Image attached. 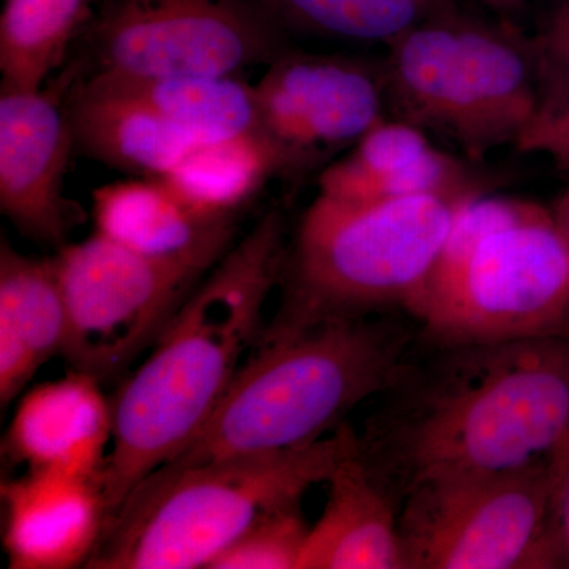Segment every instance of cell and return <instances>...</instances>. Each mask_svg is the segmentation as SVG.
I'll return each mask as SVG.
<instances>
[{"instance_id":"1","label":"cell","mask_w":569,"mask_h":569,"mask_svg":"<svg viewBox=\"0 0 569 569\" xmlns=\"http://www.w3.org/2000/svg\"><path fill=\"white\" fill-rule=\"evenodd\" d=\"M438 347L359 436L399 507L422 482L546 466L569 437V336Z\"/></svg>"},{"instance_id":"2","label":"cell","mask_w":569,"mask_h":569,"mask_svg":"<svg viewBox=\"0 0 569 569\" xmlns=\"http://www.w3.org/2000/svg\"><path fill=\"white\" fill-rule=\"evenodd\" d=\"M287 244L283 213L271 209L201 280L111 396L114 430L102 473L110 520L211 417L263 335Z\"/></svg>"},{"instance_id":"3","label":"cell","mask_w":569,"mask_h":569,"mask_svg":"<svg viewBox=\"0 0 569 569\" xmlns=\"http://www.w3.org/2000/svg\"><path fill=\"white\" fill-rule=\"evenodd\" d=\"M410 339L403 326L378 316L261 335L197 436L156 471L316 443L396 383Z\"/></svg>"},{"instance_id":"4","label":"cell","mask_w":569,"mask_h":569,"mask_svg":"<svg viewBox=\"0 0 569 569\" xmlns=\"http://www.w3.org/2000/svg\"><path fill=\"white\" fill-rule=\"evenodd\" d=\"M470 198L347 201L318 193L288 241L282 301L263 336L389 309L411 313L460 206Z\"/></svg>"},{"instance_id":"5","label":"cell","mask_w":569,"mask_h":569,"mask_svg":"<svg viewBox=\"0 0 569 569\" xmlns=\"http://www.w3.org/2000/svg\"><path fill=\"white\" fill-rule=\"evenodd\" d=\"M411 316L437 346L569 336V244L550 209L467 200Z\"/></svg>"},{"instance_id":"6","label":"cell","mask_w":569,"mask_h":569,"mask_svg":"<svg viewBox=\"0 0 569 569\" xmlns=\"http://www.w3.org/2000/svg\"><path fill=\"white\" fill-rule=\"evenodd\" d=\"M361 449L343 425L307 447L144 479L108 523L91 569H209L253 523L301 503Z\"/></svg>"},{"instance_id":"7","label":"cell","mask_w":569,"mask_h":569,"mask_svg":"<svg viewBox=\"0 0 569 569\" xmlns=\"http://www.w3.org/2000/svg\"><path fill=\"white\" fill-rule=\"evenodd\" d=\"M380 62L389 116L452 142L471 162L518 144L541 108L533 37L458 7L397 37Z\"/></svg>"},{"instance_id":"8","label":"cell","mask_w":569,"mask_h":569,"mask_svg":"<svg viewBox=\"0 0 569 569\" xmlns=\"http://www.w3.org/2000/svg\"><path fill=\"white\" fill-rule=\"evenodd\" d=\"M70 62L77 74L224 77L295 44L250 0H102Z\"/></svg>"},{"instance_id":"9","label":"cell","mask_w":569,"mask_h":569,"mask_svg":"<svg viewBox=\"0 0 569 569\" xmlns=\"http://www.w3.org/2000/svg\"><path fill=\"white\" fill-rule=\"evenodd\" d=\"M66 305L62 358L100 383L123 380L212 269L142 257L99 233L54 254Z\"/></svg>"},{"instance_id":"10","label":"cell","mask_w":569,"mask_h":569,"mask_svg":"<svg viewBox=\"0 0 569 569\" xmlns=\"http://www.w3.org/2000/svg\"><path fill=\"white\" fill-rule=\"evenodd\" d=\"M552 493V462L422 482L400 501L407 569L559 568Z\"/></svg>"},{"instance_id":"11","label":"cell","mask_w":569,"mask_h":569,"mask_svg":"<svg viewBox=\"0 0 569 569\" xmlns=\"http://www.w3.org/2000/svg\"><path fill=\"white\" fill-rule=\"evenodd\" d=\"M258 129L282 153L287 176L353 148L388 118L381 62L290 48L254 86Z\"/></svg>"},{"instance_id":"12","label":"cell","mask_w":569,"mask_h":569,"mask_svg":"<svg viewBox=\"0 0 569 569\" xmlns=\"http://www.w3.org/2000/svg\"><path fill=\"white\" fill-rule=\"evenodd\" d=\"M67 67L36 92L0 89V211L18 233L61 249L82 222L80 204L63 194L74 149L66 99Z\"/></svg>"},{"instance_id":"13","label":"cell","mask_w":569,"mask_h":569,"mask_svg":"<svg viewBox=\"0 0 569 569\" xmlns=\"http://www.w3.org/2000/svg\"><path fill=\"white\" fill-rule=\"evenodd\" d=\"M0 493L11 569L88 567L110 520L102 478L26 470L3 481Z\"/></svg>"},{"instance_id":"14","label":"cell","mask_w":569,"mask_h":569,"mask_svg":"<svg viewBox=\"0 0 569 569\" xmlns=\"http://www.w3.org/2000/svg\"><path fill=\"white\" fill-rule=\"evenodd\" d=\"M103 385L70 370L21 397L3 437L2 455L26 470L102 478L114 417Z\"/></svg>"},{"instance_id":"15","label":"cell","mask_w":569,"mask_h":569,"mask_svg":"<svg viewBox=\"0 0 569 569\" xmlns=\"http://www.w3.org/2000/svg\"><path fill=\"white\" fill-rule=\"evenodd\" d=\"M96 233L142 257L216 268L233 247L236 219L194 212L159 178L107 183L92 192Z\"/></svg>"},{"instance_id":"16","label":"cell","mask_w":569,"mask_h":569,"mask_svg":"<svg viewBox=\"0 0 569 569\" xmlns=\"http://www.w3.org/2000/svg\"><path fill=\"white\" fill-rule=\"evenodd\" d=\"M326 485L328 501L310 526L298 569H407L399 503L359 452Z\"/></svg>"},{"instance_id":"17","label":"cell","mask_w":569,"mask_h":569,"mask_svg":"<svg viewBox=\"0 0 569 569\" xmlns=\"http://www.w3.org/2000/svg\"><path fill=\"white\" fill-rule=\"evenodd\" d=\"M66 107L74 149L133 178H160L200 146L148 104L92 78L74 77Z\"/></svg>"},{"instance_id":"18","label":"cell","mask_w":569,"mask_h":569,"mask_svg":"<svg viewBox=\"0 0 569 569\" xmlns=\"http://www.w3.org/2000/svg\"><path fill=\"white\" fill-rule=\"evenodd\" d=\"M66 305L54 257L0 244V406L9 407L66 343Z\"/></svg>"},{"instance_id":"19","label":"cell","mask_w":569,"mask_h":569,"mask_svg":"<svg viewBox=\"0 0 569 569\" xmlns=\"http://www.w3.org/2000/svg\"><path fill=\"white\" fill-rule=\"evenodd\" d=\"M274 176H287L282 153L261 130L197 146L160 181L201 216L238 213Z\"/></svg>"},{"instance_id":"20","label":"cell","mask_w":569,"mask_h":569,"mask_svg":"<svg viewBox=\"0 0 569 569\" xmlns=\"http://www.w3.org/2000/svg\"><path fill=\"white\" fill-rule=\"evenodd\" d=\"M86 78L148 104L200 144L260 130L254 86L247 84L239 74L173 78L88 74Z\"/></svg>"},{"instance_id":"21","label":"cell","mask_w":569,"mask_h":569,"mask_svg":"<svg viewBox=\"0 0 569 569\" xmlns=\"http://www.w3.org/2000/svg\"><path fill=\"white\" fill-rule=\"evenodd\" d=\"M96 10V0H6L0 14V89H43Z\"/></svg>"},{"instance_id":"22","label":"cell","mask_w":569,"mask_h":569,"mask_svg":"<svg viewBox=\"0 0 569 569\" xmlns=\"http://www.w3.org/2000/svg\"><path fill=\"white\" fill-rule=\"evenodd\" d=\"M429 134L400 119L377 123L343 159L323 168L318 193L347 201L399 200L425 190Z\"/></svg>"},{"instance_id":"23","label":"cell","mask_w":569,"mask_h":569,"mask_svg":"<svg viewBox=\"0 0 569 569\" xmlns=\"http://www.w3.org/2000/svg\"><path fill=\"white\" fill-rule=\"evenodd\" d=\"M288 39L388 47L419 22L455 9V0H250Z\"/></svg>"},{"instance_id":"24","label":"cell","mask_w":569,"mask_h":569,"mask_svg":"<svg viewBox=\"0 0 569 569\" xmlns=\"http://www.w3.org/2000/svg\"><path fill=\"white\" fill-rule=\"evenodd\" d=\"M309 530L301 503L277 509L236 539L209 569H298Z\"/></svg>"},{"instance_id":"25","label":"cell","mask_w":569,"mask_h":569,"mask_svg":"<svg viewBox=\"0 0 569 569\" xmlns=\"http://www.w3.org/2000/svg\"><path fill=\"white\" fill-rule=\"evenodd\" d=\"M533 43L541 81L539 118L569 103V0L552 3Z\"/></svg>"},{"instance_id":"26","label":"cell","mask_w":569,"mask_h":569,"mask_svg":"<svg viewBox=\"0 0 569 569\" xmlns=\"http://www.w3.org/2000/svg\"><path fill=\"white\" fill-rule=\"evenodd\" d=\"M515 148L523 153L548 156L559 170L569 171V103L535 119Z\"/></svg>"},{"instance_id":"27","label":"cell","mask_w":569,"mask_h":569,"mask_svg":"<svg viewBox=\"0 0 569 569\" xmlns=\"http://www.w3.org/2000/svg\"><path fill=\"white\" fill-rule=\"evenodd\" d=\"M552 475L550 530H552L553 549H556L559 568H569V437L552 459Z\"/></svg>"},{"instance_id":"28","label":"cell","mask_w":569,"mask_h":569,"mask_svg":"<svg viewBox=\"0 0 569 569\" xmlns=\"http://www.w3.org/2000/svg\"><path fill=\"white\" fill-rule=\"evenodd\" d=\"M550 212H552L557 228L569 244V187L557 198L556 203L550 208Z\"/></svg>"},{"instance_id":"29","label":"cell","mask_w":569,"mask_h":569,"mask_svg":"<svg viewBox=\"0 0 569 569\" xmlns=\"http://www.w3.org/2000/svg\"><path fill=\"white\" fill-rule=\"evenodd\" d=\"M488 6L497 7V9H512V7L519 6L523 0H485Z\"/></svg>"}]
</instances>
